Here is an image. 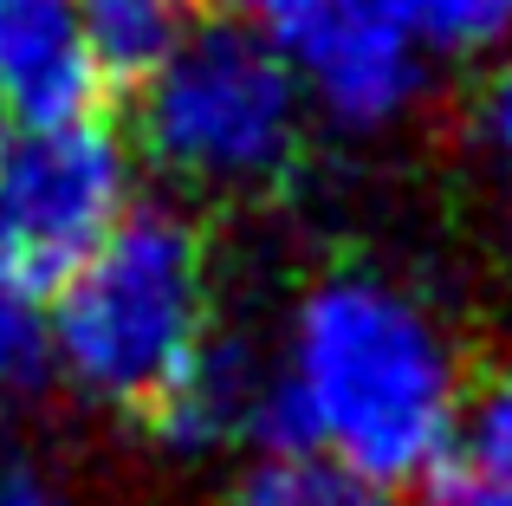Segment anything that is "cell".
I'll list each match as a JSON object with an SVG mask.
<instances>
[{
	"instance_id": "obj_7",
	"label": "cell",
	"mask_w": 512,
	"mask_h": 506,
	"mask_svg": "<svg viewBox=\"0 0 512 506\" xmlns=\"http://www.w3.org/2000/svg\"><path fill=\"white\" fill-rule=\"evenodd\" d=\"M98 78L78 46L72 0H0V111L13 124L91 117Z\"/></svg>"
},
{
	"instance_id": "obj_13",
	"label": "cell",
	"mask_w": 512,
	"mask_h": 506,
	"mask_svg": "<svg viewBox=\"0 0 512 506\" xmlns=\"http://www.w3.org/2000/svg\"><path fill=\"white\" fill-rule=\"evenodd\" d=\"M467 143H474L480 163L512 182V59L480 72L474 98H467Z\"/></svg>"
},
{
	"instance_id": "obj_3",
	"label": "cell",
	"mask_w": 512,
	"mask_h": 506,
	"mask_svg": "<svg viewBox=\"0 0 512 506\" xmlns=\"http://www.w3.org/2000/svg\"><path fill=\"white\" fill-rule=\"evenodd\" d=\"M305 91L260 33L201 20L137 91V143L188 195H260L305 156Z\"/></svg>"
},
{
	"instance_id": "obj_5",
	"label": "cell",
	"mask_w": 512,
	"mask_h": 506,
	"mask_svg": "<svg viewBox=\"0 0 512 506\" xmlns=\"http://www.w3.org/2000/svg\"><path fill=\"white\" fill-rule=\"evenodd\" d=\"M273 52L292 65L305 111L338 124L344 137L402 130L435 78V59L415 46L389 0H312V13Z\"/></svg>"
},
{
	"instance_id": "obj_6",
	"label": "cell",
	"mask_w": 512,
	"mask_h": 506,
	"mask_svg": "<svg viewBox=\"0 0 512 506\" xmlns=\"http://www.w3.org/2000/svg\"><path fill=\"white\" fill-rule=\"evenodd\" d=\"M143 416H150L156 442L188 461H214V455H234V448H253V455L292 448L279 383H273V351L227 338V331L201 338V351L163 383V396Z\"/></svg>"
},
{
	"instance_id": "obj_9",
	"label": "cell",
	"mask_w": 512,
	"mask_h": 506,
	"mask_svg": "<svg viewBox=\"0 0 512 506\" xmlns=\"http://www.w3.org/2000/svg\"><path fill=\"white\" fill-rule=\"evenodd\" d=\"M72 20L98 85L143 91L175 59V46L201 26V13L195 0H72Z\"/></svg>"
},
{
	"instance_id": "obj_2",
	"label": "cell",
	"mask_w": 512,
	"mask_h": 506,
	"mask_svg": "<svg viewBox=\"0 0 512 506\" xmlns=\"http://www.w3.org/2000/svg\"><path fill=\"white\" fill-rule=\"evenodd\" d=\"M52 377L98 409H150L214 331V253L175 202H137L59 292Z\"/></svg>"
},
{
	"instance_id": "obj_8",
	"label": "cell",
	"mask_w": 512,
	"mask_h": 506,
	"mask_svg": "<svg viewBox=\"0 0 512 506\" xmlns=\"http://www.w3.org/2000/svg\"><path fill=\"white\" fill-rule=\"evenodd\" d=\"M422 506H512V370L474 383L422 474Z\"/></svg>"
},
{
	"instance_id": "obj_4",
	"label": "cell",
	"mask_w": 512,
	"mask_h": 506,
	"mask_svg": "<svg viewBox=\"0 0 512 506\" xmlns=\"http://www.w3.org/2000/svg\"><path fill=\"white\" fill-rule=\"evenodd\" d=\"M137 202V156L98 117L0 130V286L46 305Z\"/></svg>"
},
{
	"instance_id": "obj_16",
	"label": "cell",
	"mask_w": 512,
	"mask_h": 506,
	"mask_svg": "<svg viewBox=\"0 0 512 506\" xmlns=\"http://www.w3.org/2000/svg\"><path fill=\"white\" fill-rule=\"evenodd\" d=\"M506 253H512V215H506Z\"/></svg>"
},
{
	"instance_id": "obj_10",
	"label": "cell",
	"mask_w": 512,
	"mask_h": 506,
	"mask_svg": "<svg viewBox=\"0 0 512 506\" xmlns=\"http://www.w3.org/2000/svg\"><path fill=\"white\" fill-rule=\"evenodd\" d=\"M227 506H402V494L363 481V474H350L325 455L273 448V455H253L240 468Z\"/></svg>"
},
{
	"instance_id": "obj_14",
	"label": "cell",
	"mask_w": 512,
	"mask_h": 506,
	"mask_svg": "<svg viewBox=\"0 0 512 506\" xmlns=\"http://www.w3.org/2000/svg\"><path fill=\"white\" fill-rule=\"evenodd\" d=\"M0 506H59V487L39 468V455L0 422Z\"/></svg>"
},
{
	"instance_id": "obj_1",
	"label": "cell",
	"mask_w": 512,
	"mask_h": 506,
	"mask_svg": "<svg viewBox=\"0 0 512 506\" xmlns=\"http://www.w3.org/2000/svg\"><path fill=\"white\" fill-rule=\"evenodd\" d=\"M286 442L402 494L435 468L467 390V344L448 305L409 273L344 260L312 273L273 344Z\"/></svg>"
},
{
	"instance_id": "obj_15",
	"label": "cell",
	"mask_w": 512,
	"mask_h": 506,
	"mask_svg": "<svg viewBox=\"0 0 512 506\" xmlns=\"http://www.w3.org/2000/svg\"><path fill=\"white\" fill-rule=\"evenodd\" d=\"M227 13H234V26H247L266 46H279V39L312 13V0H227Z\"/></svg>"
},
{
	"instance_id": "obj_11",
	"label": "cell",
	"mask_w": 512,
	"mask_h": 506,
	"mask_svg": "<svg viewBox=\"0 0 512 506\" xmlns=\"http://www.w3.org/2000/svg\"><path fill=\"white\" fill-rule=\"evenodd\" d=\"M428 59L500 65L512 59V0H389Z\"/></svg>"
},
{
	"instance_id": "obj_12",
	"label": "cell",
	"mask_w": 512,
	"mask_h": 506,
	"mask_svg": "<svg viewBox=\"0 0 512 506\" xmlns=\"http://www.w3.org/2000/svg\"><path fill=\"white\" fill-rule=\"evenodd\" d=\"M52 383V331H46V305L26 292L0 286V409L33 403Z\"/></svg>"
}]
</instances>
